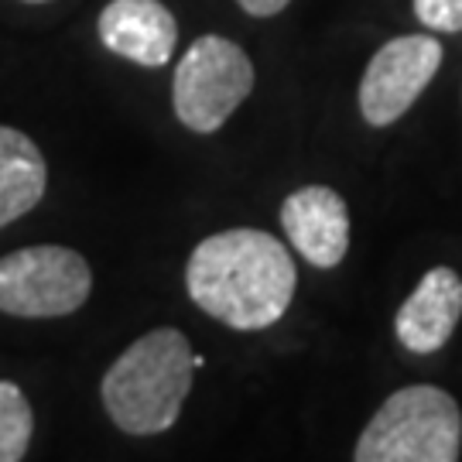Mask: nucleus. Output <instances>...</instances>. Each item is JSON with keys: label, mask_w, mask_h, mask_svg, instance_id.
<instances>
[{"label": "nucleus", "mask_w": 462, "mask_h": 462, "mask_svg": "<svg viewBox=\"0 0 462 462\" xmlns=\"http://www.w3.org/2000/svg\"><path fill=\"white\" fill-rule=\"evenodd\" d=\"M298 267L288 247L264 230H223L206 236L189 264L185 288L202 312L236 332H261L288 312Z\"/></svg>", "instance_id": "f257e3e1"}, {"label": "nucleus", "mask_w": 462, "mask_h": 462, "mask_svg": "<svg viewBox=\"0 0 462 462\" xmlns=\"http://www.w3.org/2000/svg\"><path fill=\"white\" fill-rule=\"evenodd\" d=\"M192 377L196 353L185 332L165 326L144 332L116 356L99 383V397L120 431L158 435L179 421Z\"/></svg>", "instance_id": "f03ea898"}, {"label": "nucleus", "mask_w": 462, "mask_h": 462, "mask_svg": "<svg viewBox=\"0 0 462 462\" xmlns=\"http://www.w3.org/2000/svg\"><path fill=\"white\" fill-rule=\"evenodd\" d=\"M462 446V411L435 383L401 387L360 431L356 462H456Z\"/></svg>", "instance_id": "7ed1b4c3"}, {"label": "nucleus", "mask_w": 462, "mask_h": 462, "mask_svg": "<svg viewBox=\"0 0 462 462\" xmlns=\"http://www.w3.org/2000/svg\"><path fill=\"white\" fill-rule=\"evenodd\" d=\"M254 93V62L223 34L196 38L175 66L171 106L189 131H219L233 110Z\"/></svg>", "instance_id": "20e7f679"}, {"label": "nucleus", "mask_w": 462, "mask_h": 462, "mask_svg": "<svg viewBox=\"0 0 462 462\" xmlns=\"http://www.w3.org/2000/svg\"><path fill=\"white\" fill-rule=\"evenodd\" d=\"M93 291V271L72 247L14 250L0 257V312L17 319H59L86 305Z\"/></svg>", "instance_id": "39448f33"}, {"label": "nucleus", "mask_w": 462, "mask_h": 462, "mask_svg": "<svg viewBox=\"0 0 462 462\" xmlns=\"http://www.w3.org/2000/svg\"><path fill=\"white\" fill-rule=\"evenodd\" d=\"M442 66L439 38L401 34L370 59L360 79V114L370 127H387L414 106Z\"/></svg>", "instance_id": "423d86ee"}, {"label": "nucleus", "mask_w": 462, "mask_h": 462, "mask_svg": "<svg viewBox=\"0 0 462 462\" xmlns=\"http://www.w3.org/2000/svg\"><path fill=\"white\" fill-rule=\"evenodd\" d=\"M281 226L312 267L343 264L349 250V209L329 185H305L284 199Z\"/></svg>", "instance_id": "0eeeda50"}, {"label": "nucleus", "mask_w": 462, "mask_h": 462, "mask_svg": "<svg viewBox=\"0 0 462 462\" xmlns=\"http://www.w3.org/2000/svg\"><path fill=\"white\" fill-rule=\"evenodd\" d=\"M99 42L134 66L162 69L179 45L175 14L162 0H110L97 21Z\"/></svg>", "instance_id": "6e6552de"}, {"label": "nucleus", "mask_w": 462, "mask_h": 462, "mask_svg": "<svg viewBox=\"0 0 462 462\" xmlns=\"http://www.w3.org/2000/svg\"><path fill=\"white\" fill-rule=\"evenodd\" d=\"M462 315V278L452 267H431L397 309L394 332L411 353H435L452 339Z\"/></svg>", "instance_id": "1a4fd4ad"}, {"label": "nucleus", "mask_w": 462, "mask_h": 462, "mask_svg": "<svg viewBox=\"0 0 462 462\" xmlns=\"http://www.w3.org/2000/svg\"><path fill=\"white\" fill-rule=\"evenodd\" d=\"M49 168L42 148L17 127L0 124V230L32 213L45 196Z\"/></svg>", "instance_id": "9d476101"}, {"label": "nucleus", "mask_w": 462, "mask_h": 462, "mask_svg": "<svg viewBox=\"0 0 462 462\" xmlns=\"http://www.w3.org/2000/svg\"><path fill=\"white\" fill-rule=\"evenodd\" d=\"M34 435V414L28 397L11 380H0V462H17L28 456Z\"/></svg>", "instance_id": "9b49d317"}, {"label": "nucleus", "mask_w": 462, "mask_h": 462, "mask_svg": "<svg viewBox=\"0 0 462 462\" xmlns=\"http://www.w3.org/2000/svg\"><path fill=\"white\" fill-rule=\"evenodd\" d=\"M414 14L431 32H462V0H414Z\"/></svg>", "instance_id": "f8f14e48"}, {"label": "nucleus", "mask_w": 462, "mask_h": 462, "mask_svg": "<svg viewBox=\"0 0 462 462\" xmlns=\"http://www.w3.org/2000/svg\"><path fill=\"white\" fill-rule=\"evenodd\" d=\"M250 17H274L278 11H284L291 0H236Z\"/></svg>", "instance_id": "ddd939ff"}, {"label": "nucleus", "mask_w": 462, "mask_h": 462, "mask_svg": "<svg viewBox=\"0 0 462 462\" xmlns=\"http://www.w3.org/2000/svg\"><path fill=\"white\" fill-rule=\"evenodd\" d=\"M24 4H49V0H24Z\"/></svg>", "instance_id": "4468645a"}]
</instances>
